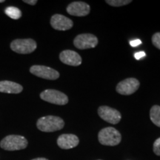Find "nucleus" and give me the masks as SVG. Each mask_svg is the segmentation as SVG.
I'll list each match as a JSON object with an SVG mask.
<instances>
[{
    "label": "nucleus",
    "mask_w": 160,
    "mask_h": 160,
    "mask_svg": "<svg viewBox=\"0 0 160 160\" xmlns=\"http://www.w3.org/2000/svg\"><path fill=\"white\" fill-rule=\"evenodd\" d=\"M98 139L102 145L115 146L120 143L122 137L119 132L114 128L108 127L99 131Z\"/></svg>",
    "instance_id": "7ed1b4c3"
},
{
    "label": "nucleus",
    "mask_w": 160,
    "mask_h": 160,
    "mask_svg": "<svg viewBox=\"0 0 160 160\" xmlns=\"http://www.w3.org/2000/svg\"><path fill=\"white\" fill-rule=\"evenodd\" d=\"M99 160H101V159H99Z\"/></svg>",
    "instance_id": "393cba45"
},
{
    "label": "nucleus",
    "mask_w": 160,
    "mask_h": 160,
    "mask_svg": "<svg viewBox=\"0 0 160 160\" xmlns=\"http://www.w3.org/2000/svg\"><path fill=\"white\" fill-rule=\"evenodd\" d=\"M139 80L135 78H128L117 85L116 90L119 94L131 95L134 93L139 88Z\"/></svg>",
    "instance_id": "6e6552de"
},
{
    "label": "nucleus",
    "mask_w": 160,
    "mask_h": 160,
    "mask_svg": "<svg viewBox=\"0 0 160 160\" xmlns=\"http://www.w3.org/2000/svg\"><path fill=\"white\" fill-rule=\"evenodd\" d=\"M5 13L8 17L11 18L12 19H19L22 17V11L16 7H8L5 10Z\"/></svg>",
    "instance_id": "dca6fc26"
},
{
    "label": "nucleus",
    "mask_w": 160,
    "mask_h": 160,
    "mask_svg": "<svg viewBox=\"0 0 160 160\" xmlns=\"http://www.w3.org/2000/svg\"><path fill=\"white\" fill-rule=\"evenodd\" d=\"M32 74L45 79L55 80L59 77V73L51 68L44 65H33L30 68Z\"/></svg>",
    "instance_id": "0eeeda50"
},
{
    "label": "nucleus",
    "mask_w": 160,
    "mask_h": 160,
    "mask_svg": "<svg viewBox=\"0 0 160 160\" xmlns=\"http://www.w3.org/2000/svg\"><path fill=\"white\" fill-rule=\"evenodd\" d=\"M28 140L22 136L9 135L0 142V147L6 151H19L27 148Z\"/></svg>",
    "instance_id": "f03ea898"
},
{
    "label": "nucleus",
    "mask_w": 160,
    "mask_h": 160,
    "mask_svg": "<svg viewBox=\"0 0 160 160\" xmlns=\"http://www.w3.org/2000/svg\"><path fill=\"white\" fill-rule=\"evenodd\" d=\"M98 114L101 119L105 122L116 125L119 123L122 119L120 112L117 110L110 108L108 106H101L98 108Z\"/></svg>",
    "instance_id": "1a4fd4ad"
},
{
    "label": "nucleus",
    "mask_w": 160,
    "mask_h": 160,
    "mask_svg": "<svg viewBox=\"0 0 160 160\" xmlns=\"http://www.w3.org/2000/svg\"><path fill=\"white\" fill-rule=\"evenodd\" d=\"M59 59L65 65L71 66H79L82 64V58L77 52L65 50L59 54Z\"/></svg>",
    "instance_id": "f8f14e48"
},
{
    "label": "nucleus",
    "mask_w": 160,
    "mask_h": 160,
    "mask_svg": "<svg viewBox=\"0 0 160 160\" xmlns=\"http://www.w3.org/2000/svg\"><path fill=\"white\" fill-rule=\"evenodd\" d=\"M152 43L156 48L160 50V32L156 33L153 35V37H152Z\"/></svg>",
    "instance_id": "a211bd4d"
},
{
    "label": "nucleus",
    "mask_w": 160,
    "mask_h": 160,
    "mask_svg": "<svg viewBox=\"0 0 160 160\" xmlns=\"http://www.w3.org/2000/svg\"><path fill=\"white\" fill-rule=\"evenodd\" d=\"M32 160H48V159H45V158H37V159H33Z\"/></svg>",
    "instance_id": "5701e85b"
},
{
    "label": "nucleus",
    "mask_w": 160,
    "mask_h": 160,
    "mask_svg": "<svg viewBox=\"0 0 160 160\" xmlns=\"http://www.w3.org/2000/svg\"><path fill=\"white\" fill-rule=\"evenodd\" d=\"M40 98L44 101L58 105H65L68 102V97L62 92L48 89L40 93Z\"/></svg>",
    "instance_id": "39448f33"
},
{
    "label": "nucleus",
    "mask_w": 160,
    "mask_h": 160,
    "mask_svg": "<svg viewBox=\"0 0 160 160\" xmlns=\"http://www.w3.org/2000/svg\"><path fill=\"white\" fill-rule=\"evenodd\" d=\"M23 2L25 3H27V4H28V5H35L37 3V0H24Z\"/></svg>",
    "instance_id": "4be33fe9"
},
{
    "label": "nucleus",
    "mask_w": 160,
    "mask_h": 160,
    "mask_svg": "<svg viewBox=\"0 0 160 160\" xmlns=\"http://www.w3.org/2000/svg\"><path fill=\"white\" fill-rule=\"evenodd\" d=\"M98 44L97 37L91 33H82L78 35L73 40V45L77 48L85 50L93 48Z\"/></svg>",
    "instance_id": "423d86ee"
},
{
    "label": "nucleus",
    "mask_w": 160,
    "mask_h": 160,
    "mask_svg": "<svg viewBox=\"0 0 160 160\" xmlns=\"http://www.w3.org/2000/svg\"><path fill=\"white\" fill-rule=\"evenodd\" d=\"M22 86L11 81H0V92L6 93H19L22 91Z\"/></svg>",
    "instance_id": "4468645a"
},
{
    "label": "nucleus",
    "mask_w": 160,
    "mask_h": 160,
    "mask_svg": "<svg viewBox=\"0 0 160 160\" xmlns=\"http://www.w3.org/2000/svg\"><path fill=\"white\" fill-rule=\"evenodd\" d=\"M67 12L70 15L75 17H85L91 11V7L88 4L84 2H73L67 7Z\"/></svg>",
    "instance_id": "9d476101"
},
{
    "label": "nucleus",
    "mask_w": 160,
    "mask_h": 160,
    "mask_svg": "<svg viewBox=\"0 0 160 160\" xmlns=\"http://www.w3.org/2000/svg\"><path fill=\"white\" fill-rule=\"evenodd\" d=\"M150 118L155 125L160 128V106L153 105L150 111Z\"/></svg>",
    "instance_id": "2eb2a0df"
},
{
    "label": "nucleus",
    "mask_w": 160,
    "mask_h": 160,
    "mask_svg": "<svg viewBox=\"0 0 160 160\" xmlns=\"http://www.w3.org/2000/svg\"><path fill=\"white\" fill-rule=\"evenodd\" d=\"M4 2H5V0H0V3H2Z\"/></svg>",
    "instance_id": "b1692460"
},
{
    "label": "nucleus",
    "mask_w": 160,
    "mask_h": 160,
    "mask_svg": "<svg viewBox=\"0 0 160 160\" xmlns=\"http://www.w3.org/2000/svg\"><path fill=\"white\" fill-rule=\"evenodd\" d=\"M79 143V139L74 134H62L57 139V145L62 149H71L77 147Z\"/></svg>",
    "instance_id": "ddd939ff"
},
{
    "label": "nucleus",
    "mask_w": 160,
    "mask_h": 160,
    "mask_svg": "<svg viewBox=\"0 0 160 160\" xmlns=\"http://www.w3.org/2000/svg\"><path fill=\"white\" fill-rule=\"evenodd\" d=\"M145 53L144 51H140V52H137V53H136L134 54V57L136 59H142V58L145 57Z\"/></svg>",
    "instance_id": "aec40b11"
},
{
    "label": "nucleus",
    "mask_w": 160,
    "mask_h": 160,
    "mask_svg": "<svg viewBox=\"0 0 160 160\" xmlns=\"http://www.w3.org/2000/svg\"><path fill=\"white\" fill-rule=\"evenodd\" d=\"M141 44H142V41L139 39H134L133 40V41L130 42V45H131L132 47H137L138 45H141Z\"/></svg>",
    "instance_id": "412c9836"
},
{
    "label": "nucleus",
    "mask_w": 160,
    "mask_h": 160,
    "mask_svg": "<svg viewBox=\"0 0 160 160\" xmlns=\"http://www.w3.org/2000/svg\"><path fill=\"white\" fill-rule=\"evenodd\" d=\"M65 125L64 120L56 116H46L38 119L37 126L43 132H54L62 129Z\"/></svg>",
    "instance_id": "f257e3e1"
},
{
    "label": "nucleus",
    "mask_w": 160,
    "mask_h": 160,
    "mask_svg": "<svg viewBox=\"0 0 160 160\" xmlns=\"http://www.w3.org/2000/svg\"><path fill=\"white\" fill-rule=\"evenodd\" d=\"M51 25L53 29L57 31H68L72 28L73 21L69 18L61 14H55L51 17Z\"/></svg>",
    "instance_id": "9b49d317"
},
{
    "label": "nucleus",
    "mask_w": 160,
    "mask_h": 160,
    "mask_svg": "<svg viewBox=\"0 0 160 160\" xmlns=\"http://www.w3.org/2000/svg\"><path fill=\"white\" fill-rule=\"evenodd\" d=\"M153 152L156 155L160 156V138H158L153 143Z\"/></svg>",
    "instance_id": "6ab92c4d"
},
{
    "label": "nucleus",
    "mask_w": 160,
    "mask_h": 160,
    "mask_svg": "<svg viewBox=\"0 0 160 160\" xmlns=\"http://www.w3.org/2000/svg\"><path fill=\"white\" fill-rule=\"evenodd\" d=\"M36 41L32 39H15L11 43V48L16 53L20 54H28L37 49Z\"/></svg>",
    "instance_id": "20e7f679"
},
{
    "label": "nucleus",
    "mask_w": 160,
    "mask_h": 160,
    "mask_svg": "<svg viewBox=\"0 0 160 160\" xmlns=\"http://www.w3.org/2000/svg\"><path fill=\"white\" fill-rule=\"evenodd\" d=\"M131 2V0H106L105 2L113 7H121V6L128 5Z\"/></svg>",
    "instance_id": "f3484780"
}]
</instances>
